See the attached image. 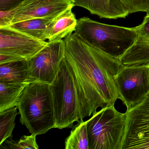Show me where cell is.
<instances>
[{
    "instance_id": "cell-13",
    "label": "cell",
    "mask_w": 149,
    "mask_h": 149,
    "mask_svg": "<svg viewBox=\"0 0 149 149\" xmlns=\"http://www.w3.org/2000/svg\"><path fill=\"white\" fill-rule=\"evenodd\" d=\"M0 82L29 83L28 61L0 64Z\"/></svg>"
},
{
    "instance_id": "cell-3",
    "label": "cell",
    "mask_w": 149,
    "mask_h": 149,
    "mask_svg": "<svg viewBox=\"0 0 149 149\" xmlns=\"http://www.w3.org/2000/svg\"><path fill=\"white\" fill-rule=\"evenodd\" d=\"M17 107L21 123L31 134H44L54 128V111L49 84L29 83Z\"/></svg>"
},
{
    "instance_id": "cell-21",
    "label": "cell",
    "mask_w": 149,
    "mask_h": 149,
    "mask_svg": "<svg viewBox=\"0 0 149 149\" xmlns=\"http://www.w3.org/2000/svg\"><path fill=\"white\" fill-rule=\"evenodd\" d=\"M24 0H0V11L6 12L16 7Z\"/></svg>"
},
{
    "instance_id": "cell-14",
    "label": "cell",
    "mask_w": 149,
    "mask_h": 149,
    "mask_svg": "<svg viewBox=\"0 0 149 149\" xmlns=\"http://www.w3.org/2000/svg\"><path fill=\"white\" fill-rule=\"evenodd\" d=\"M54 19L35 18L16 22L8 26L37 40L46 41L47 40L49 26Z\"/></svg>"
},
{
    "instance_id": "cell-19",
    "label": "cell",
    "mask_w": 149,
    "mask_h": 149,
    "mask_svg": "<svg viewBox=\"0 0 149 149\" xmlns=\"http://www.w3.org/2000/svg\"><path fill=\"white\" fill-rule=\"evenodd\" d=\"M130 14L137 12L149 13V0H121Z\"/></svg>"
},
{
    "instance_id": "cell-17",
    "label": "cell",
    "mask_w": 149,
    "mask_h": 149,
    "mask_svg": "<svg viewBox=\"0 0 149 149\" xmlns=\"http://www.w3.org/2000/svg\"><path fill=\"white\" fill-rule=\"evenodd\" d=\"M17 107L0 112V145L12 136L18 114Z\"/></svg>"
},
{
    "instance_id": "cell-15",
    "label": "cell",
    "mask_w": 149,
    "mask_h": 149,
    "mask_svg": "<svg viewBox=\"0 0 149 149\" xmlns=\"http://www.w3.org/2000/svg\"><path fill=\"white\" fill-rule=\"evenodd\" d=\"M29 83L0 82V112L17 107Z\"/></svg>"
},
{
    "instance_id": "cell-12",
    "label": "cell",
    "mask_w": 149,
    "mask_h": 149,
    "mask_svg": "<svg viewBox=\"0 0 149 149\" xmlns=\"http://www.w3.org/2000/svg\"><path fill=\"white\" fill-rule=\"evenodd\" d=\"M70 7L53 19L47 32L48 42L63 40L75 29L77 21Z\"/></svg>"
},
{
    "instance_id": "cell-10",
    "label": "cell",
    "mask_w": 149,
    "mask_h": 149,
    "mask_svg": "<svg viewBox=\"0 0 149 149\" xmlns=\"http://www.w3.org/2000/svg\"><path fill=\"white\" fill-rule=\"evenodd\" d=\"M121 149H149V94L142 102L126 111Z\"/></svg>"
},
{
    "instance_id": "cell-20",
    "label": "cell",
    "mask_w": 149,
    "mask_h": 149,
    "mask_svg": "<svg viewBox=\"0 0 149 149\" xmlns=\"http://www.w3.org/2000/svg\"><path fill=\"white\" fill-rule=\"evenodd\" d=\"M139 26L138 36L135 41L149 45V13L146 14L143 22Z\"/></svg>"
},
{
    "instance_id": "cell-16",
    "label": "cell",
    "mask_w": 149,
    "mask_h": 149,
    "mask_svg": "<svg viewBox=\"0 0 149 149\" xmlns=\"http://www.w3.org/2000/svg\"><path fill=\"white\" fill-rule=\"evenodd\" d=\"M66 149H89L87 121L80 120L73 128L65 142Z\"/></svg>"
},
{
    "instance_id": "cell-5",
    "label": "cell",
    "mask_w": 149,
    "mask_h": 149,
    "mask_svg": "<svg viewBox=\"0 0 149 149\" xmlns=\"http://www.w3.org/2000/svg\"><path fill=\"white\" fill-rule=\"evenodd\" d=\"M126 114L114 105L106 106L87 121L89 149H121L124 135Z\"/></svg>"
},
{
    "instance_id": "cell-11",
    "label": "cell",
    "mask_w": 149,
    "mask_h": 149,
    "mask_svg": "<svg viewBox=\"0 0 149 149\" xmlns=\"http://www.w3.org/2000/svg\"><path fill=\"white\" fill-rule=\"evenodd\" d=\"M74 6L87 9L100 18L116 19L125 18L130 13L121 0H73Z\"/></svg>"
},
{
    "instance_id": "cell-8",
    "label": "cell",
    "mask_w": 149,
    "mask_h": 149,
    "mask_svg": "<svg viewBox=\"0 0 149 149\" xmlns=\"http://www.w3.org/2000/svg\"><path fill=\"white\" fill-rule=\"evenodd\" d=\"M116 82L126 111L131 109L149 94V65L122 67Z\"/></svg>"
},
{
    "instance_id": "cell-9",
    "label": "cell",
    "mask_w": 149,
    "mask_h": 149,
    "mask_svg": "<svg viewBox=\"0 0 149 149\" xmlns=\"http://www.w3.org/2000/svg\"><path fill=\"white\" fill-rule=\"evenodd\" d=\"M65 51L64 40L48 42L40 51L28 61L29 83L51 84L65 58Z\"/></svg>"
},
{
    "instance_id": "cell-4",
    "label": "cell",
    "mask_w": 149,
    "mask_h": 149,
    "mask_svg": "<svg viewBox=\"0 0 149 149\" xmlns=\"http://www.w3.org/2000/svg\"><path fill=\"white\" fill-rule=\"evenodd\" d=\"M49 88L54 111V128L62 130L79 122V103L74 77L65 58Z\"/></svg>"
},
{
    "instance_id": "cell-7",
    "label": "cell",
    "mask_w": 149,
    "mask_h": 149,
    "mask_svg": "<svg viewBox=\"0 0 149 149\" xmlns=\"http://www.w3.org/2000/svg\"><path fill=\"white\" fill-rule=\"evenodd\" d=\"M47 43L8 26L0 27V64L29 61Z\"/></svg>"
},
{
    "instance_id": "cell-2",
    "label": "cell",
    "mask_w": 149,
    "mask_h": 149,
    "mask_svg": "<svg viewBox=\"0 0 149 149\" xmlns=\"http://www.w3.org/2000/svg\"><path fill=\"white\" fill-rule=\"evenodd\" d=\"M139 30V26L127 28L108 25L84 17L77 20L74 33L90 46L119 60L134 43Z\"/></svg>"
},
{
    "instance_id": "cell-18",
    "label": "cell",
    "mask_w": 149,
    "mask_h": 149,
    "mask_svg": "<svg viewBox=\"0 0 149 149\" xmlns=\"http://www.w3.org/2000/svg\"><path fill=\"white\" fill-rule=\"evenodd\" d=\"M36 135L23 136L17 142L8 141L9 148L13 149H38L39 146L36 142Z\"/></svg>"
},
{
    "instance_id": "cell-6",
    "label": "cell",
    "mask_w": 149,
    "mask_h": 149,
    "mask_svg": "<svg viewBox=\"0 0 149 149\" xmlns=\"http://www.w3.org/2000/svg\"><path fill=\"white\" fill-rule=\"evenodd\" d=\"M74 7L73 0H24L11 10L0 11V27L35 18H54Z\"/></svg>"
},
{
    "instance_id": "cell-1",
    "label": "cell",
    "mask_w": 149,
    "mask_h": 149,
    "mask_svg": "<svg viewBox=\"0 0 149 149\" xmlns=\"http://www.w3.org/2000/svg\"><path fill=\"white\" fill-rule=\"evenodd\" d=\"M65 59L70 66L78 95L79 119L98 108L115 105L120 99L116 78L122 67L119 60L90 46L72 33L64 38Z\"/></svg>"
}]
</instances>
